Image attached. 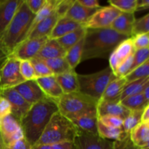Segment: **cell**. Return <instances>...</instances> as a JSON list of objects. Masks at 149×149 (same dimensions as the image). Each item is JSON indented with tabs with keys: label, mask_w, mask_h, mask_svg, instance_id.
I'll use <instances>...</instances> for the list:
<instances>
[{
	"label": "cell",
	"mask_w": 149,
	"mask_h": 149,
	"mask_svg": "<svg viewBox=\"0 0 149 149\" xmlns=\"http://www.w3.org/2000/svg\"><path fill=\"white\" fill-rule=\"evenodd\" d=\"M0 137L3 146L14 143L24 138L20 120L12 113L0 120Z\"/></svg>",
	"instance_id": "ba28073f"
},
{
	"label": "cell",
	"mask_w": 149,
	"mask_h": 149,
	"mask_svg": "<svg viewBox=\"0 0 149 149\" xmlns=\"http://www.w3.org/2000/svg\"><path fill=\"white\" fill-rule=\"evenodd\" d=\"M34 17L35 15L30 11L25 0H23L13 20L0 38V45L9 55L20 43L28 39Z\"/></svg>",
	"instance_id": "3957f363"
},
{
	"label": "cell",
	"mask_w": 149,
	"mask_h": 149,
	"mask_svg": "<svg viewBox=\"0 0 149 149\" xmlns=\"http://www.w3.org/2000/svg\"><path fill=\"white\" fill-rule=\"evenodd\" d=\"M149 84H148V85H146V87H145V89L143 90V91L142 92V94L144 96V97L146 98V100H148V101L149 102Z\"/></svg>",
	"instance_id": "f5cc1de1"
},
{
	"label": "cell",
	"mask_w": 149,
	"mask_h": 149,
	"mask_svg": "<svg viewBox=\"0 0 149 149\" xmlns=\"http://www.w3.org/2000/svg\"><path fill=\"white\" fill-rule=\"evenodd\" d=\"M48 37L27 39L20 43L10 56L18 61H30L36 58L40 49L47 40Z\"/></svg>",
	"instance_id": "8fae6325"
},
{
	"label": "cell",
	"mask_w": 149,
	"mask_h": 149,
	"mask_svg": "<svg viewBox=\"0 0 149 149\" xmlns=\"http://www.w3.org/2000/svg\"><path fill=\"white\" fill-rule=\"evenodd\" d=\"M121 12L112 6L100 7L85 23L86 29H108L119 15Z\"/></svg>",
	"instance_id": "9c48e42d"
},
{
	"label": "cell",
	"mask_w": 149,
	"mask_h": 149,
	"mask_svg": "<svg viewBox=\"0 0 149 149\" xmlns=\"http://www.w3.org/2000/svg\"><path fill=\"white\" fill-rule=\"evenodd\" d=\"M43 61H45L46 65H47L54 76L59 75V74L73 70L68 65L65 58H53V59L43 60Z\"/></svg>",
	"instance_id": "1f68e13d"
},
{
	"label": "cell",
	"mask_w": 149,
	"mask_h": 149,
	"mask_svg": "<svg viewBox=\"0 0 149 149\" xmlns=\"http://www.w3.org/2000/svg\"><path fill=\"white\" fill-rule=\"evenodd\" d=\"M20 72L25 81L36 79L34 69L30 61H20Z\"/></svg>",
	"instance_id": "f35d334b"
},
{
	"label": "cell",
	"mask_w": 149,
	"mask_h": 149,
	"mask_svg": "<svg viewBox=\"0 0 149 149\" xmlns=\"http://www.w3.org/2000/svg\"><path fill=\"white\" fill-rule=\"evenodd\" d=\"M97 10L87 8L80 4L77 0H74V3L67 12L65 17H69L71 20L84 26Z\"/></svg>",
	"instance_id": "d4e9b609"
},
{
	"label": "cell",
	"mask_w": 149,
	"mask_h": 149,
	"mask_svg": "<svg viewBox=\"0 0 149 149\" xmlns=\"http://www.w3.org/2000/svg\"><path fill=\"white\" fill-rule=\"evenodd\" d=\"M71 122L78 129L93 135H97V122L98 117L97 111L90 112L71 119Z\"/></svg>",
	"instance_id": "44dd1931"
},
{
	"label": "cell",
	"mask_w": 149,
	"mask_h": 149,
	"mask_svg": "<svg viewBox=\"0 0 149 149\" xmlns=\"http://www.w3.org/2000/svg\"><path fill=\"white\" fill-rule=\"evenodd\" d=\"M65 53L66 51L60 45L57 39L48 38L36 58H40L42 60L64 58Z\"/></svg>",
	"instance_id": "7402d4cb"
},
{
	"label": "cell",
	"mask_w": 149,
	"mask_h": 149,
	"mask_svg": "<svg viewBox=\"0 0 149 149\" xmlns=\"http://www.w3.org/2000/svg\"><path fill=\"white\" fill-rule=\"evenodd\" d=\"M145 109V108H144ZM142 111H130L129 115L124 119L122 129L125 132L130 133L132 129L141 123Z\"/></svg>",
	"instance_id": "836d02e7"
},
{
	"label": "cell",
	"mask_w": 149,
	"mask_h": 149,
	"mask_svg": "<svg viewBox=\"0 0 149 149\" xmlns=\"http://www.w3.org/2000/svg\"><path fill=\"white\" fill-rule=\"evenodd\" d=\"M149 77V60L140 66L137 67L125 77L127 82L136 81Z\"/></svg>",
	"instance_id": "e575fe53"
},
{
	"label": "cell",
	"mask_w": 149,
	"mask_h": 149,
	"mask_svg": "<svg viewBox=\"0 0 149 149\" xmlns=\"http://www.w3.org/2000/svg\"><path fill=\"white\" fill-rule=\"evenodd\" d=\"M108 2L121 13H135L136 12L137 0H109Z\"/></svg>",
	"instance_id": "d590c367"
},
{
	"label": "cell",
	"mask_w": 149,
	"mask_h": 149,
	"mask_svg": "<svg viewBox=\"0 0 149 149\" xmlns=\"http://www.w3.org/2000/svg\"><path fill=\"white\" fill-rule=\"evenodd\" d=\"M9 56L10 55L7 53L5 50L2 48V47L0 45V68H1L3 65L4 64V63L6 62L7 59H8Z\"/></svg>",
	"instance_id": "f907efd6"
},
{
	"label": "cell",
	"mask_w": 149,
	"mask_h": 149,
	"mask_svg": "<svg viewBox=\"0 0 149 149\" xmlns=\"http://www.w3.org/2000/svg\"><path fill=\"white\" fill-rule=\"evenodd\" d=\"M141 122L143 123H149V105L146 106L143 110L141 115Z\"/></svg>",
	"instance_id": "816d5d0a"
},
{
	"label": "cell",
	"mask_w": 149,
	"mask_h": 149,
	"mask_svg": "<svg viewBox=\"0 0 149 149\" xmlns=\"http://www.w3.org/2000/svg\"><path fill=\"white\" fill-rule=\"evenodd\" d=\"M148 84H149V77L131 82H127L124 86L121 94V100L130 96L141 94Z\"/></svg>",
	"instance_id": "f1b7e54d"
},
{
	"label": "cell",
	"mask_w": 149,
	"mask_h": 149,
	"mask_svg": "<svg viewBox=\"0 0 149 149\" xmlns=\"http://www.w3.org/2000/svg\"><path fill=\"white\" fill-rule=\"evenodd\" d=\"M83 44H84V38L66 51L64 58L66 60L71 69H75L76 67L81 63Z\"/></svg>",
	"instance_id": "f546056e"
},
{
	"label": "cell",
	"mask_w": 149,
	"mask_h": 149,
	"mask_svg": "<svg viewBox=\"0 0 149 149\" xmlns=\"http://www.w3.org/2000/svg\"><path fill=\"white\" fill-rule=\"evenodd\" d=\"M135 13H121L111 26V29L120 34L132 37V26L135 20Z\"/></svg>",
	"instance_id": "ac0fdd59"
},
{
	"label": "cell",
	"mask_w": 149,
	"mask_h": 149,
	"mask_svg": "<svg viewBox=\"0 0 149 149\" xmlns=\"http://www.w3.org/2000/svg\"><path fill=\"white\" fill-rule=\"evenodd\" d=\"M135 51V49L134 47L132 37L127 38L116 47L109 58V67L113 71V74L119 65L127 58L133 55Z\"/></svg>",
	"instance_id": "4fadbf2b"
},
{
	"label": "cell",
	"mask_w": 149,
	"mask_h": 149,
	"mask_svg": "<svg viewBox=\"0 0 149 149\" xmlns=\"http://www.w3.org/2000/svg\"><path fill=\"white\" fill-rule=\"evenodd\" d=\"M1 87H0V94H1Z\"/></svg>",
	"instance_id": "9f6ffc18"
},
{
	"label": "cell",
	"mask_w": 149,
	"mask_h": 149,
	"mask_svg": "<svg viewBox=\"0 0 149 149\" xmlns=\"http://www.w3.org/2000/svg\"><path fill=\"white\" fill-rule=\"evenodd\" d=\"M11 113V106L7 99L0 96V120Z\"/></svg>",
	"instance_id": "bcb514c9"
},
{
	"label": "cell",
	"mask_w": 149,
	"mask_h": 149,
	"mask_svg": "<svg viewBox=\"0 0 149 149\" xmlns=\"http://www.w3.org/2000/svg\"><path fill=\"white\" fill-rule=\"evenodd\" d=\"M85 32L86 28L84 26H81V27L67 33L65 36L59 38L57 40L59 42L60 45L63 47V48L65 51H67L84 37Z\"/></svg>",
	"instance_id": "83f0119b"
},
{
	"label": "cell",
	"mask_w": 149,
	"mask_h": 149,
	"mask_svg": "<svg viewBox=\"0 0 149 149\" xmlns=\"http://www.w3.org/2000/svg\"><path fill=\"white\" fill-rule=\"evenodd\" d=\"M132 39L135 50L144 49V48H148L149 33L135 35V36H132Z\"/></svg>",
	"instance_id": "60d3db41"
},
{
	"label": "cell",
	"mask_w": 149,
	"mask_h": 149,
	"mask_svg": "<svg viewBox=\"0 0 149 149\" xmlns=\"http://www.w3.org/2000/svg\"><path fill=\"white\" fill-rule=\"evenodd\" d=\"M142 33H149V14L135 19L132 26V36Z\"/></svg>",
	"instance_id": "74e56055"
},
{
	"label": "cell",
	"mask_w": 149,
	"mask_h": 149,
	"mask_svg": "<svg viewBox=\"0 0 149 149\" xmlns=\"http://www.w3.org/2000/svg\"><path fill=\"white\" fill-rule=\"evenodd\" d=\"M58 0H46L45 4L39 11V13L35 15L34 20H33V24H32L31 29L34 27L36 25H37L39 22L45 20L47 17L52 14L55 12V6H56Z\"/></svg>",
	"instance_id": "d6a6232c"
},
{
	"label": "cell",
	"mask_w": 149,
	"mask_h": 149,
	"mask_svg": "<svg viewBox=\"0 0 149 149\" xmlns=\"http://www.w3.org/2000/svg\"><path fill=\"white\" fill-rule=\"evenodd\" d=\"M110 67L90 74H77L79 92L98 102L109 83L115 78Z\"/></svg>",
	"instance_id": "8992f818"
},
{
	"label": "cell",
	"mask_w": 149,
	"mask_h": 149,
	"mask_svg": "<svg viewBox=\"0 0 149 149\" xmlns=\"http://www.w3.org/2000/svg\"><path fill=\"white\" fill-rule=\"evenodd\" d=\"M58 111L56 100L46 97L31 105L20 119L24 138L32 146L37 143L52 116Z\"/></svg>",
	"instance_id": "7a4b0ae2"
},
{
	"label": "cell",
	"mask_w": 149,
	"mask_h": 149,
	"mask_svg": "<svg viewBox=\"0 0 149 149\" xmlns=\"http://www.w3.org/2000/svg\"><path fill=\"white\" fill-rule=\"evenodd\" d=\"M23 0H0V38L13 20Z\"/></svg>",
	"instance_id": "2e32d148"
},
{
	"label": "cell",
	"mask_w": 149,
	"mask_h": 149,
	"mask_svg": "<svg viewBox=\"0 0 149 149\" xmlns=\"http://www.w3.org/2000/svg\"><path fill=\"white\" fill-rule=\"evenodd\" d=\"M97 135L100 138L106 140H113V141H120L125 138L129 133H127L122 128H114L108 127L102 124L100 121L97 122Z\"/></svg>",
	"instance_id": "4316f807"
},
{
	"label": "cell",
	"mask_w": 149,
	"mask_h": 149,
	"mask_svg": "<svg viewBox=\"0 0 149 149\" xmlns=\"http://www.w3.org/2000/svg\"><path fill=\"white\" fill-rule=\"evenodd\" d=\"M78 132V128L58 111L52 116L35 145H54L63 142H74Z\"/></svg>",
	"instance_id": "277c9868"
},
{
	"label": "cell",
	"mask_w": 149,
	"mask_h": 149,
	"mask_svg": "<svg viewBox=\"0 0 149 149\" xmlns=\"http://www.w3.org/2000/svg\"><path fill=\"white\" fill-rule=\"evenodd\" d=\"M149 55V49L148 48H144V49H137L135 51L133 55V62H132V67H131L130 71L136 68L137 67L140 66L144 63L148 61Z\"/></svg>",
	"instance_id": "ab89813d"
},
{
	"label": "cell",
	"mask_w": 149,
	"mask_h": 149,
	"mask_svg": "<svg viewBox=\"0 0 149 149\" xmlns=\"http://www.w3.org/2000/svg\"><path fill=\"white\" fill-rule=\"evenodd\" d=\"M30 61L34 69L36 79L53 75L43 60L38 58H33V59L30 60Z\"/></svg>",
	"instance_id": "8d00e7d4"
},
{
	"label": "cell",
	"mask_w": 149,
	"mask_h": 149,
	"mask_svg": "<svg viewBox=\"0 0 149 149\" xmlns=\"http://www.w3.org/2000/svg\"><path fill=\"white\" fill-rule=\"evenodd\" d=\"M15 90L30 104L33 105L46 97L36 79L28 80L14 87Z\"/></svg>",
	"instance_id": "5bb4252c"
},
{
	"label": "cell",
	"mask_w": 149,
	"mask_h": 149,
	"mask_svg": "<svg viewBox=\"0 0 149 149\" xmlns=\"http://www.w3.org/2000/svg\"><path fill=\"white\" fill-rule=\"evenodd\" d=\"M74 1V0H58L55 12L58 17H61L65 16Z\"/></svg>",
	"instance_id": "7bdbcfd3"
},
{
	"label": "cell",
	"mask_w": 149,
	"mask_h": 149,
	"mask_svg": "<svg viewBox=\"0 0 149 149\" xmlns=\"http://www.w3.org/2000/svg\"><path fill=\"white\" fill-rule=\"evenodd\" d=\"M97 117L105 116H113L121 118L124 120L129 115L130 111L125 107L121 102H111L100 100L96 106Z\"/></svg>",
	"instance_id": "9a60e30c"
},
{
	"label": "cell",
	"mask_w": 149,
	"mask_h": 149,
	"mask_svg": "<svg viewBox=\"0 0 149 149\" xmlns=\"http://www.w3.org/2000/svg\"><path fill=\"white\" fill-rule=\"evenodd\" d=\"M77 74L74 70H71L63 74L55 76L63 94L78 93L79 82Z\"/></svg>",
	"instance_id": "484cf974"
},
{
	"label": "cell",
	"mask_w": 149,
	"mask_h": 149,
	"mask_svg": "<svg viewBox=\"0 0 149 149\" xmlns=\"http://www.w3.org/2000/svg\"><path fill=\"white\" fill-rule=\"evenodd\" d=\"M84 26L65 16L58 18L49 36V39H58L67 33Z\"/></svg>",
	"instance_id": "603a6c76"
},
{
	"label": "cell",
	"mask_w": 149,
	"mask_h": 149,
	"mask_svg": "<svg viewBox=\"0 0 149 149\" xmlns=\"http://www.w3.org/2000/svg\"><path fill=\"white\" fill-rule=\"evenodd\" d=\"M58 18L59 17L58 16V15L55 13V12H54L51 15L39 22L31 29L29 36H28V39L42 37L49 38Z\"/></svg>",
	"instance_id": "ffe728a7"
},
{
	"label": "cell",
	"mask_w": 149,
	"mask_h": 149,
	"mask_svg": "<svg viewBox=\"0 0 149 149\" xmlns=\"http://www.w3.org/2000/svg\"><path fill=\"white\" fill-rule=\"evenodd\" d=\"M120 102L129 111H142L149 105V102L146 100L142 93L130 96Z\"/></svg>",
	"instance_id": "4dcf8cb0"
},
{
	"label": "cell",
	"mask_w": 149,
	"mask_h": 149,
	"mask_svg": "<svg viewBox=\"0 0 149 149\" xmlns=\"http://www.w3.org/2000/svg\"><path fill=\"white\" fill-rule=\"evenodd\" d=\"M0 149H3V143L2 141H1V137H0Z\"/></svg>",
	"instance_id": "11a10c76"
},
{
	"label": "cell",
	"mask_w": 149,
	"mask_h": 149,
	"mask_svg": "<svg viewBox=\"0 0 149 149\" xmlns=\"http://www.w3.org/2000/svg\"><path fill=\"white\" fill-rule=\"evenodd\" d=\"M0 96L8 100L11 106V113L20 121L31 106L14 88L1 90Z\"/></svg>",
	"instance_id": "7c38bea8"
},
{
	"label": "cell",
	"mask_w": 149,
	"mask_h": 149,
	"mask_svg": "<svg viewBox=\"0 0 149 149\" xmlns=\"http://www.w3.org/2000/svg\"><path fill=\"white\" fill-rule=\"evenodd\" d=\"M113 149H142L136 147L131 142L130 135L128 134L125 138L120 141H113Z\"/></svg>",
	"instance_id": "ee69618b"
},
{
	"label": "cell",
	"mask_w": 149,
	"mask_h": 149,
	"mask_svg": "<svg viewBox=\"0 0 149 149\" xmlns=\"http://www.w3.org/2000/svg\"><path fill=\"white\" fill-rule=\"evenodd\" d=\"M129 135L134 146L142 149H149V123L141 122L132 130Z\"/></svg>",
	"instance_id": "cb8c5ba5"
},
{
	"label": "cell",
	"mask_w": 149,
	"mask_h": 149,
	"mask_svg": "<svg viewBox=\"0 0 149 149\" xmlns=\"http://www.w3.org/2000/svg\"><path fill=\"white\" fill-rule=\"evenodd\" d=\"M3 149H32V146L23 138L14 143L3 146Z\"/></svg>",
	"instance_id": "7dc6e473"
},
{
	"label": "cell",
	"mask_w": 149,
	"mask_h": 149,
	"mask_svg": "<svg viewBox=\"0 0 149 149\" xmlns=\"http://www.w3.org/2000/svg\"><path fill=\"white\" fill-rule=\"evenodd\" d=\"M25 1L30 11L36 15L45 4L46 0H25Z\"/></svg>",
	"instance_id": "f6af8a7d"
},
{
	"label": "cell",
	"mask_w": 149,
	"mask_h": 149,
	"mask_svg": "<svg viewBox=\"0 0 149 149\" xmlns=\"http://www.w3.org/2000/svg\"><path fill=\"white\" fill-rule=\"evenodd\" d=\"M127 83L125 77H115L105 89L100 100L111 102H120L121 94Z\"/></svg>",
	"instance_id": "d6986e66"
},
{
	"label": "cell",
	"mask_w": 149,
	"mask_h": 149,
	"mask_svg": "<svg viewBox=\"0 0 149 149\" xmlns=\"http://www.w3.org/2000/svg\"><path fill=\"white\" fill-rule=\"evenodd\" d=\"M149 8L148 0H137L136 11L148 10Z\"/></svg>",
	"instance_id": "681fc988"
},
{
	"label": "cell",
	"mask_w": 149,
	"mask_h": 149,
	"mask_svg": "<svg viewBox=\"0 0 149 149\" xmlns=\"http://www.w3.org/2000/svg\"><path fill=\"white\" fill-rule=\"evenodd\" d=\"M98 120L104 125L111 127L122 128L123 126V119L117 116H105L99 118Z\"/></svg>",
	"instance_id": "b9f144b4"
},
{
	"label": "cell",
	"mask_w": 149,
	"mask_h": 149,
	"mask_svg": "<svg viewBox=\"0 0 149 149\" xmlns=\"http://www.w3.org/2000/svg\"><path fill=\"white\" fill-rule=\"evenodd\" d=\"M20 61L9 56L4 65L0 68V87L1 90L14 88L25 81L20 72Z\"/></svg>",
	"instance_id": "52a82bcc"
},
{
	"label": "cell",
	"mask_w": 149,
	"mask_h": 149,
	"mask_svg": "<svg viewBox=\"0 0 149 149\" xmlns=\"http://www.w3.org/2000/svg\"><path fill=\"white\" fill-rule=\"evenodd\" d=\"M58 112L69 120L85 113L96 111L97 102L82 93L63 94L56 100Z\"/></svg>",
	"instance_id": "5b68a950"
},
{
	"label": "cell",
	"mask_w": 149,
	"mask_h": 149,
	"mask_svg": "<svg viewBox=\"0 0 149 149\" xmlns=\"http://www.w3.org/2000/svg\"><path fill=\"white\" fill-rule=\"evenodd\" d=\"M75 149H113V141L103 139L98 135H93L79 129L74 141Z\"/></svg>",
	"instance_id": "30bf717a"
},
{
	"label": "cell",
	"mask_w": 149,
	"mask_h": 149,
	"mask_svg": "<svg viewBox=\"0 0 149 149\" xmlns=\"http://www.w3.org/2000/svg\"><path fill=\"white\" fill-rule=\"evenodd\" d=\"M32 149H52L50 145H35L32 146Z\"/></svg>",
	"instance_id": "db71d44e"
},
{
	"label": "cell",
	"mask_w": 149,
	"mask_h": 149,
	"mask_svg": "<svg viewBox=\"0 0 149 149\" xmlns=\"http://www.w3.org/2000/svg\"><path fill=\"white\" fill-rule=\"evenodd\" d=\"M80 4L89 9H99L100 8V3L97 0H77Z\"/></svg>",
	"instance_id": "c3c4849f"
},
{
	"label": "cell",
	"mask_w": 149,
	"mask_h": 149,
	"mask_svg": "<svg viewBox=\"0 0 149 149\" xmlns=\"http://www.w3.org/2000/svg\"><path fill=\"white\" fill-rule=\"evenodd\" d=\"M127 38L111 28L86 29L81 62L95 58L109 60L116 47Z\"/></svg>",
	"instance_id": "6da1fadb"
},
{
	"label": "cell",
	"mask_w": 149,
	"mask_h": 149,
	"mask_svg": "<svg viewBox=\"0 0 149 149\" xmlns=\"http://www.w3.org/2000/svg\"><path fill=\"white\" fill-rule=\"evenodd\" d=\"M36 81L47 97L57 100L63 95L62 89L54 75L37 78Z\"/></svg>",
	"instance_id": "e0dca14e"
}]
</instances>
